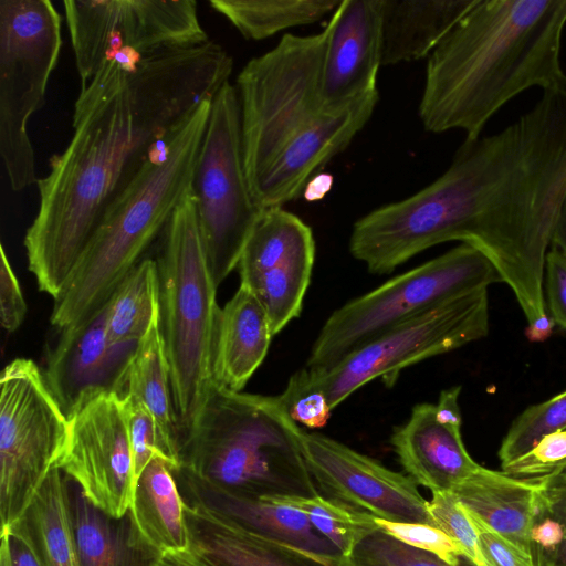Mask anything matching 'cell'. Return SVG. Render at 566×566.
Listing matches in <instances>:
<instances>
[{"instance_id":"cell-1","label":"cell","mask_w":566,"mask_h":566,"mask_svg":"<svg viewBox=\"0 0 566 566\" xmlns=\"http://www.w3.org/2000/svg\"><path fill=\"white\" fill-rule=\"evenodd\" d=\"M218 43L160 50L135 71L106 61L81 88L73 136L38 179L39 208L24 248L38 286L54 300L109 205L136 177L154 144L229 82Z\"/></svg>"},{"instance_id":"cell-2","label":"cell","mask_w":566,"mask_h":566,"mask_svg":"<svg viewBox=\"0 0 566 566\" xmlns=\"http://www.w3.org/2000/svg\"><path fill=\"white\" fill-rule=\"evenodd\" d=\"M565 28L566 0H476L428 56L424 129L474 140L517 95L555 84Z\"/></svg>"},{"instance_id":"cell-3","label":"cell","mask_w":566,"mask_h":566,"mask_svg":"<svg viewBox=\"0 0 566 566\" xmlns=\"http://www.w3.org/2000/svg\"><path fill=\"white\" fill-rule=\"evenodd\" d=\"M211 99L202 102L176 129L166 157L148 156L136 177L109 205L70 280L54 300L50 322L59 331L99 312L124 277L164 232L191 189Z\"/></svg>"},{"instance_id":"cell-4","label":"cell","mask_w":566,"mask_h":566,"mask_svg":"<svg viewBox=\"0 0 566 566\" xmlns=\"http://www.w3.org/2000/svg\"><path fill=\"white\" fill-rule=\"evenodd\" d=\"M296 427L279 396L214 384L180 468L205 484L253 499L318 495Z\"/></svg>"},{"instance_id":"cell-5","label":"cell","mask_w":566,"mask_h":566,"mask_svg":"<svg viewBox=\"0 0 566 566\" xmlns=\"http://www.w3.org/2000/svg\"><path fill=\"white\" fill-rule=\"evenodd\" d=\"M163 234L156 261L160 322L185 448L216 384L213 353L221 310L199 234L192 189Z\"/></svg>"},{"instance_id":"cell-6","label":"cell","mask_w":566,"mask_h":566,"mask_svg":"<svg viewBox=\"0 0 566 566\" xmlns=\"http://www.w3.org/2000/svg\"><path fill=\"white\" fill-rule=\"evenodd\" d=\"M328 38L284 34L237 77L244 167L251 191L291 139L323 111L321 86Z\"/></svg>"},{"instance_id":"cell-7","label":"cell","mask_w":566,"mask_h":566,"mask_svg":"<svg viewBox=\"0 0 566 566\" xmlns=\"http://www.w3.org/2000/svg\"><path fill=\"white\" fill-rule=\"evenodd\" d=\"M496 282L502 281L492 262L461 243L335 310L315 338L305 367H331L406 321Z\"/></svg>"},{"instance_id":"cell-8","label":"cell","mask_w":566,"mask_h":566,"mask_svg":"<svg viewBox=\"0 0 566 566\" xmlns=\"http://www.w3.org/2000/svg\"><path fill=\"white\" fill-rule=\"evenodd\" d=\"M61 29L49 0H0V154L13 191L38 181L28 124L45 103Z\"/></svg>"},{"instance_id":"cell-9","label":"cell","mask_w":566,"mask_h":566,"mask_svg":"<svg viewBox=\"0 0 566 566\" xmlns=\"http://www.w3.org/2000/svg\"><path fill=\"white\" fill-rule=\"evenodd\" d=\"M191 189L203 252L218 287L238 266L263 211L248 181L240 101L230 82L211 101Z\"/></svg>"},{"instance_id":"cell-10","label":"cell","mask_w":566,"mask_h":566,"mask_svg":"<svg viewBox=\"0 0 566 566\" xmlns=\"http://www.w3.org/2000/svg\"><path fill=\"white\" fill-rule=\"evenodd\" d=\"M488 332V289H481L406 321L331 367L303 369L308 386L322 392L334 410L371 380L380 378L392 386L405 368L479 340Z\"/></svg>"},{"instance_id":"cell-11","label":"cell","mask_w":566,"mask_h":566,"mask_svg":"<svg viewBox=\"0 0 566 566\" xmlns=\"http://www.w3.org/2000/svg\"><path fill=\"white\" fill-rule=\"evenodd\" d=\"M67 416L44 374L27 358L0 376V517L9 527L28 509L67 439Z\"/></svg>"},{"instance_id":"cell-12","label":"cell","mask_w":566,"mask_h":566,"mask_svg":"<svg viewBox=\"0 0 566 566\" xmlns=\"http://www.w3.org/2000/svg\"><path fill=\"white\" fill-rule=\"evenodd\" d=\"M63 6L82 88L124 48L150 54L210 40L193 0H66Z\"/></svg>"},{"instance_id":"cell-13","label":"cell","mask_w":566,"mask_h":566,"mask_svg":"<svg viewBox=\"0 0 566 566\" xmlns=\"http://www.w3.org/2000/svg\"><path fill=\"white\" fill-rule=\"evenodd\" d=\"M66 416L67 439L56 467L98 510L124 517L136 483L120 397L111 389L88 390Z\"/></svg>"},{"instance_id":"cell-14","label":"cell","mask_w":566,"mask_h":566,"mask_svg":"<svg viewBox=\"0 0 566 566\" xmlns=\"http://www.w3.org/2000/svg\"><path fill=\"white\" fill-rule=\"evenodd\" d=\"M314 262L312 229L283 207L263 209L237 268L240 285L261 303L273 335L300 316Z\"/></svg>"},{"instance_id":"cell-15","label":"cell","mask_w":566,"mask_h":566,"mask_svg":"<svg viewBox=\"0 0 566 566\" xmlns=\"http://www.w3.org/2000/svg\"><path fill=\"white\" fill-rule=\"evenodd\" d=\"M296 434L321 495L379 518L431 525L428 501L408 475L298 423Z\"/></svg>"},{"instance_id":"cell-16","label":"cell","mask_w":566,"mask_h":566,"mask_svg":"<svg viewBox=\"0 0 566 566\" xmlns=\"http://www.w3.org/2000/svg\"><path fill=\"white\" fill-rule=\"evenodd\" d=\"M378 90L337 108H325L283 148L252 191L261 209L282 207L302 196L307 181L342 153L365 127Z\"/></svg>"},{"instance_id":"cell-17","label":"cell","mask_w":566,"mask_h":566,"mask_svg":"<svg viewBox=\"0 0 566 566\" xmlns=\"http://www.w3.org/2000/svg\"><path fill=\"white\" fill-rule=\"evenodd\" d=\"M323 108H337L377 90L381 66V0H342L326 24Z\"/></svg>"},{"instance_id":"cell-18","label":"cell","mask_w":566,"mask_h":566,"mask_svg":"<svg viewBox=\"0 0 566 566\" xmlns=\"http://www.w3.org/2000/svg\"><path fill=\"white\" fill-rule=\"evenodd\" d=\"M184 501L189 547L209 566H354L252 532L197 497Z\"/></svg>"},{"instance_id":"cell-19","label":"cell","mask_w":566,"mask_h":566,"mask_svg":"<svg viewBox=\"0 0 566 566\" xmlns=\"http://www.w3.org/2000/svg\"><path fill=\"white\" fill-rule=\"evenodd\" d=\"M60 332L43 374L67 415L84 392L101 388L114 391L136 345H111L105 306L82 324Z\"/></svg>"},{"instance_id":"cell-20","label":"cell","mask_w":566,"mask_h":566,"mask_svg":"<svg viewBox=\"0 0 566 566\" xmlns=\"http://www.w3.org/2000/svg\"><path fill=\"white\" fill-rule=\"evenodd\" d=\"M390 443L407 475L432 494L451 492L481 467L467 451L461 429L437 420L433 403L416 405Z\"/></svg>"},{"instance_id":"cell-21","label":"cell","mask_w":566,"mask_h":566,"mask_svg":"<svg viewBox=\"0 0 566 566\" xmlns=\"http://www.w3.org/2000/svg\"><path fill=\"white\" fill-rule=\"evenodd\" d=\"M114 391L138 400L154 418L172 471L182 464L184 439L175 406L160 310L136 344Z\"/></svg>"},{"instance_id":"cell-22","label":"cell","mask_w":566,"mask_h":566,"mask_svg":"<svg viewBox=\"0 0 566 566\" xmlns=\"http://www.w3.org/2000/svg\"><path fill=\"white\" fill-rule=\"evenodd\" d=\"M273 336L263 306L249 289L240 285L220 310L213 353L214 382L241 391L266 357Z\"/></svg>"},{"instance_id":"cell-23","label":"cell","mask_w":566,"mask_h":566,"mask_svg":"<svg viewBox=\"0 0 566 566\" xmlns=\"http://www.w3.org/2000/svg\"><path fill=\"white\" fill-rule=\"evenodd\" d=\"M128 518L133 542L154 558L189 547L185 501L163 458H153L139 475Z\"/></svg>"},{"instance_id":"cell-24","label":"cell","mask_w":566,"mask_h":566,"mask_svg":"<svg viewBox=\"0 0 566 566\" xmlns=\"http://www.w3.org/2000/svg\"><path fill=\"white\" fill-rule=\"evenodd\" d=\"M542 483L480 467L451 492L489 527L531 553L530 533L539 509Z\"/></svg>"},{"instance_id":"cell-25","label":"cell","mask_w":566,"mask_h":566,"mask_svg":"<svg viewBox=\"0 0 566 566\" xmlns=\"http://www.w3.org/2000/svg\"><path fill=\"white\" fill-rule=\"evenodd\" d=\"M476 0H381V65L429 56Z\"/></svg>"},{"instance_id":"cell-26","label":"cell","mask_w":566,"mask_h":566,"mask_svg":"<svg viewBox=\"0 0 566 566\" xmlns=\"http://www.w3.org/2000/svg\"><path fill=\"white\" fill-rule=\"evenodd\" d=\"M197 497L241 526L265 537L324 555H340L301 511L284 504L233 494L205 484L181 468L174 472Z\"/></svg>"},{"instance_id":"cell-27","label":"cell","mask_w":566,"mask_h":566,"mask_svg":"<svg viewBox=\"0 0 566 566\" xmlns=\"http://www.w3.org/2000/svg\"><path fill=\"white\" fill-rule=\"evenodd\" d=\"M71 481L54 467L34 499L6 528L22 538L41 566H82L71 515Z\"/></svg>"},{"instance_id":"cell-28","label":"cell","mask_w":566,"mask_h":566,"mask_svg":"<svg viewBox=\"0 0 566 566\" xmlns=\"http://www.w3.org/2000/svg\"><path fill=\"white\" fill-rule=\"evenodd\" d=\"M71 483L72 524L82 566H148L154 557L133 542L128 513L122 518L108 516Z\"/></svg>"},{"instance_id":"cell-29","label":"cell","mask_w":566,"mask_h":566,"mask_svg":"<svg viewBox=\"0 0 566 566\" xmlns=\"http://www.w3.org/2000/svg\"><path fill=\"white\" fill-rule=\"evenodd\" d=\"M159 310L157 262L144 259L124 277L105 305V326L111 345H136Z\"/></svg>"},{"instance_id":"cell-30","label":"cell","mask_w":566,"mask_h":566,"mask_svg":"<svg viewBox=\"0 0 566 566\" xmlns=\"http://www.w3.org/2000/svg\"><path fill=\"white\" fill-rule=\"evenodd\" d=\"M342 0H210L245 39L263 40L283 30L332 15Z\"/></svg>"},{"instance_id":"cell-31","label":"cell","mask_w":566,"mask_h":566,"mask_svg":"<svg viewBox=\"0 0 566 566\" xmlns=\"http://www.w3.org/2000/svg\"><path fill=\"white\" fill-rule=\"evenodd\" d=\"M264 500L289 505L303 512L312 526L346 558H350L355 547L364 537L379 528L376 524V516L321 494L277 496Z\"/></svg>"},{"instance_id":"cell-32","label":"cell","mask_w":566,"mask_h":566,"mask_svg":"<svg viewBox=\"0 0 566 566\" xmlns=\"http://www.w3.org/2000/svg\"><path fill=\"white\" fill-rule=\"evenodd\" d=\"M566 429V390L530 406L511 424L500 450L501 465L527 452L544 436Z\"/></svg>"},{"instance_id":"cell-33","label":"cell","mask_w":566,"mask_h":566,"mask_svg":"<svg viewBox=\"0 0 566 566\" xmlns=\"http://www.w3.org/2000/svg\"><path fill=\"white\" fill-rule=\"evenodd\" d=\"M354 566H451L439 557L402 543L380 528L364 537L355 547ZM458 566H475L465 558Z\"/></svg>"},{"instance_id":"cell-34","label":"cell","mask_w":566,"mask_h":566,"mask_svg":"<svg viewBox=\"0 0 566 566\" xmlns=\"http://www.w3.org/2000/svg\"><path fill=\"white\" fill-rule=\"evenodd\" d=\"M431 525L455 541L475 566H488L481 552L478 532L463 505L452 492L433 493L427 503Z\"/></svg>"},{"instance_id":"cell-35","label":"cell","mask_w":566,"mask_h":566,"mask_svg":"<svg viewBox=\"0 0 566 566\" xmlns=\"http://www.w3.org/2000/svg\"><path fill=\"white\" fill-rule=\"evenodd\" d=\"M119 397L132 449L134 479L137 484L139 475L153 458L160 457L167 462L168 460L157 424L148 410L130 396Z\"/></svg>"},{"instance_id":"cell-36","label":"cell","mask_w":566,"mask_h":566,"mask_svg":"<svg viewBox=\"0 0 566 566\" xmlns=\"http://www.w3.org/2000/svg\"><path fill=\"white\" fill-rule=\"evenodd\" d=\"M566 464V429L544 436L524 454L501 465L505 474L531 482H542Z\"/></svg>"},{"instance_id":"cell-37","label":"cell","mask_w":566,"mask_h":566,"mask_svg":"<svg viewBox=\"0 0 566 566\" xmlns=\"http://www.w3.org/2000/svg\"><path fill=\"white\" fill-rule=\"evenodd\" d=\"M377 526L405 544L426 551L451 566L467 557L462 547L436 526L422 523L394 522L376 517Z\"/></svg>"},{"instance_id":"cell-38","label":"cell","mask_w":566,"mask_h":566,"mask_svg":"<svg viewBox=\"0 0 566 566\" xmlns=\"http://www.w3.org/2000/svg\"><path fill=\"white\" fill-rule=\"evenodd\" d=\"M279 398L292 420L306 429L323 428L333 411L325 396L308 386L303 368L290 377Z\"/></svg>"},{"instance_id":"cell-39","label":"cell","mask_w":566,"mask_h":566,"mask_svg":"<svg viewBox=\"0 0 566 566\" xmlns=\"http://www.w3.org/2000/svg\"><path fill=\"white\" fill-rule=\"evenodd\" d=\"M465 512L478 532L481 552L488 566H537L531 553L489 527L469 510L465 509Z\"/></svg>"},{"instance_id":"cell-40","label":"cell","mask_w":566,"mask_h":566,"mask_svg":"<svg viewBox=\"0 0 566 566\" xmlns=\"http://www.w3.org/2000/svg\"><path fill=\"white\" fill-rule=\"evenodd\" d=\"M0 255V319L2 327L12 333L25 318L27 303L2 244Z\"/></svg>"},{"instance_id":"cell-41","label":"cell","mask_w":566,"mask_h":566,"mask_svg":"<svg viewBox=\"0 0 566 566\" xmlns=\"http://www.w3.org/2000/svg\"><path fill=\"white\" fill-rule=\"evenodd\" d=\"M543 286L549 316L566 329V255L556 249L546 255Z\"/></svg>"},{"instance_id":"cell-42","label":"cell","mask_w":566,"mask_h":566,"mask_svg":"<svg viewBox=\"0 0 566 566\" xmlns=\"http://www.w3.org/2000/svg\"><path fill=\"white\" fill-rule=\"evenodd\" d=\"M538 510L557 521L564 532L560 547L538 566H566V483H542Z\"/></svg>"},{"instance_id":"cell-43","label":"cell","mask_w":566,"mask_h":566,"mask_svg":"<svg viewBox=\"0 0 566 566\" xmlns=\"http://www.w3.org/2000/svg\"><path fill=\"white\" fill-rule=\"evenodd\" d=\"M0 566H41V564L22 538L7 530H1Z\"/></svg>"},{"instance_id":"cell-44","label":"cell","mask_w":566,"mask_h":566,"mask_svg":"<svg viewBox=\"0 0 566 566\" xmlns=\"http://www.w3.org/2000/svg\"><path fill=\"white\" fill-rule=\"evenodd\" d=\"M460 392L461 386H453L441 391L438 402L434 405L436 418L440 423L461 429Z\"/></svg>"},{"instance_id":"cell-45","label":"cell","mask_w":566,"mask_h":566,"mask_svg":"<svg viewBox=\"0 0 566 566\" xmlns=\"http://www.w3.org/2000/svg\"><path fill=\"white\" fill-rule=\"evenodd\" d=\"M148 566H209L190 547L158 555Z\"/></svg>"},{"instance_id":"cell-46","label":"cell","mask_w":566,"mask_h":566,"mask_svg":"<svg viewBox=\"0 0 566 566\" xmlns=\"http://www.w3.org/2000/svg\"><path fill=\"white\" fill-rule=\"evenodd\" d=\"M334 178L327 172H317L313 176L303 190L302 196L308 202L324 199L333 188Z\"/></svg>"},{"instance_id":"cell-47","label":"cell","mask_w":566,"mask_h":566,"mask_svg":"<svg viewBox=\"0 0 566 566\" xmlns=\"http://www.w3.org/2000/svg\"><path fill=\"white\" fill-rule=\"evenodd\" d=\"M551 247L566 255V192L555 222Z\"/></svg>"},{"instance_id":"cell-48","label":"cell","mask_w":566,"mask_h":566,"mask_svg":"<svg viewBox=\"0 0 566 566\" xmlns=\"http://www.w3.org/2000/svg\"><path fill=\"white\" fill-rule=\"evenodd\" d=\"M554 325L555 322L547 314L533 324L527 325L525 334L532 342H544L551 336Z\"/></svg>"},{"instance_id":"cell-49","label":"cell","mask_w":566,"mask_h":566,"mask_svg":"<svg viewBox=\"0 0 566 566\" xmlns=\"http://www.w3.org/2000/svg\"><path fill=\"white\" fill-rule=\"evenodd\" d=\"M544 484L566 483V464H564L554 475L542 481Z\"/></svg>"}]
</instances>
